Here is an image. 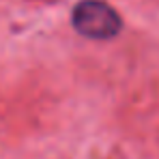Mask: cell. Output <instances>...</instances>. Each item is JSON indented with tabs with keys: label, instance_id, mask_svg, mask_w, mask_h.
Masks as SVG:
<instances>
[{
	"label": "cell",
	"instance_id": "1",
	"mask_svg": "<svg viewBox=\"0 0 159 159\" xmlns=\"http://www.w3.org/2000/svg\"><path fill=\"white\" fill-rule=\"evenodd\" d=\"M73 26L88 39H112L120 32L123 22L103 0H82L73 9Z\"/></svg>",
	"mask_w": 159,
	"mask_h": 159
}]
</instances>
